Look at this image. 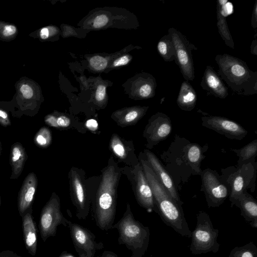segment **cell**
Segmentation results:
<instances>
[{
	"label": "cell",
	"instance_id": "cell-33",
	"mask_svg": "<svg viewBox=\"0 0 257 257\" xmlns=\"http://www.w3.org/2000/svg\"><path fill=\"white\" fill-rule=\"evenodd\" d=\"M70 122V119L65 115H60L56 116L57 128H66L69 126Z\"/></svg>",
	"mask_w": 257,
	"mask_h": 257
},
{
	"label": "cell",
	"instance_id": "cell-42",
	"mask_svg": "<svg viewBox=\"0 0 257 257\" xmlns=\"http://www.w3.org/2000/svg\"><path fill=\"white\" fill-rule=\"evenodd\" d=\"M256 35L255 33L254 37V39L252 40L250 45V52L252 54L257 56V40Z\"/></svg>",
	"mask_w": 257,
	"mask_h": 257
},
{
	"label": "cell",
	"instance_id": "cell-36",
	"mask_svg": "<svg viewBox=\"0 0 257 257\" xmlns=\"http://www.w3.org/2000/svg\"><path fill=\"white\" fill-rule=\"evenodd\" d=\"M105 87L102 85L98 86L95 93L96 99L98 101L103 100L105 96Z\"/></svg>",
	"mask_w": 257,
	"mask_h": 257
},
{
	"label": "cell",
	"instance_id": "cell-31",
	"mask_svg": "<svg viewBox=\"0 0 257 257\" xmlns=\"http://www.w3.org/2000/svg\"><path fill=\"white\" fill-rule=\"evenodd\" d=\"M52 136L50 131L47 127H42L36 134L34 142L36 145L41 148H47L51 144Z\"/></svg>",
	"mask_w": 257,
	"mask_h": 257
},
{
	"label": "cell",
	"instance_id": "cell-14",
	"mask_svg": "<svg viewBox=\"0 0 257 257\" xmlns=\"http://www.w3.org/2000/svg\"><path fill=\"white\" fill-rule=\"evenodd\" d=\"M172 130L171 120L167 115L158 112L152 116L143 134L147 141V149H152L159 143L167 139Z\"/></svg>",
	"mask_w": 257,
	"mask_h": 257
},
{
	"label": "cell",
	"instance_id": "cell-1",
	"mask_svg": "<svg viewBox=\"0 0 257 257\" xmlns=\"http://www.w3.org/2000/svg\"><path fill=\"white\" fill-rule=\"evenodd\" d=\"M208 148L207 145L201 146L176 134L169 148L163 152L161 155L162 164L178 191L191 176L200 175L201 162Z\"/></svg>",
	"mask_w": 257,
	"mask_h": 257
},
{
	"label": "cell",
	"instance_id": "cell-38",
	"mask_svg": "<svg viewBox=\"0 0 257 257\" xmlns=\"http://www.w3.org/2000/svg\"><path fill=\"white\" fill-rule=\"evenodd\" d=\"M130 61L129 57L126 56H123L116 60H115L113 63L114 66L117 67L122 65H126Z\"/></svg>",
	"mask_w": 257,
	"mask_h": 257
},
{
	"label": "cell",
	"instance_id": "cell-43",
	"mask_svg": "<svg viewBox=\"0 0 257 257\" xmlns=\"http://www.w3.org/2000/svg\"><path fill=\"white\" fill-rule=\"evenodd\" d=\"M0 257H22L18 255L17 253L14 252L9 250H4L2 252H0Z\"/></svg>",
	"mask_w": 257,
	"mask_h": 257
},
{
	"label": "cell",
	"instance_id": "cell-34",
	"mask_svg": "<svg viewBox=\"0 0 257 257\" xmlns=\"http://www.w3.org/2000/svg\"><path fill=\"white\" fill-rule=\"evenodd\" d=\"M108 21V18L105 15H99L94 19L93 26L95 28H101L107 23Z\"/></svg>",
	"mask_w": 257,
	"mask_h": 257
},
{
	"label": "cell",
	"instance_id": "cell-32",
	"mask_svg": "<svg viewBox=\"0 0 257 257\" xmlns=\"http://www.w3.org/2000/svg\"><path fill=\"white\" fill-rule=\"evenodd\" d=\"M90 65L97 70L104 69L107 65V60L104 57L100 56L92 57L90 60Z\"/></svg>",
	"mask_w": 257,
	"mask_h": 257
},
{
	"label": "cell",
	"instance_id": "cell-28",
	"mask_svg": "<svg viewBox=\"0 0 257 257\" xmlns=\"http://www.w3.org/2000/svg\"><path fill=\"white\" fill-rule=\"evenodd\" d=\"M157 50L160 55L166 62L175 60V49L170 35H165L159 41Z\"/></svg>",
	"mask_w": 257,
	"mask_h": 257
},
{
	"label": "cell",
	"instance_id": "cell-25",
	"mask_svg": "<svg viewBox=\"0 0 257 257\" xmlns=\"http://www.w3.org/2000/svg\"><path fill=\"white\" fill-rule=\"evenodd\" d=\"M148 108V107L135 108L125 111H119L114 115L113 118L121 127L133 125L144 116Z\"/></svg>",
	"mask_w": 257,
	"mask_h": 257
},
{
	"label": "cell",
	"instance_id": "cell-45",
	"mask_svg": "<svg viewBox=\"0 0 257 257\" xmlns=\"http://www.w3.org/2000/svg\"><path fill=\"white\" fill-rule=\"evenodd\" d=\"M58 257H87L84 255H79L78 256H75L72 253L67 252L66 250L62 251Z\"/></svg>",
	"mask_w": 257,
	"mask_h": 257
},
{
	"label": "cell",
	"instance_id": "cell-15",
	"mask_svg": "<svg viewBox=\"0 0 257 257\" xmlns=\"http://www.w3.org/2000/svg\"><path fill=\"white\" fill-rule=\"evenodd\" d=\"M202 125L231 140H241L247 131L238 123L226 117L205 115L201 117Z\"/></svg>",
	"mask_w": 257,
	"mask_h": 257
},
{
	"label": "cell",
	"instance_id": "cell-5",
	"mask_svg": "<svg viewBox=\"0 0 257 257\" xmlns=\"http://www.w3.org/2000/svg\"><path fill=\"white\" fill-rule=\"evenodd\" d=\"M112 229L118 230V243L124 245L132 251L130 257L144 256L149 246L150 229L135 218L128 203L123 216L113 224Z\"/></svg>",
	"mask_w": 257,
	"mask_h": 257
},
{
	"label": "cell",
	"instance_id": "cell-44",
	"mask_svg": "<svg viewBox=\"0 0 257 257\" xmlns=\"http://www.w3.org/2000/svg\"><path fill=\"white\" fill-rule=\"evenodd\" d=\"M99 257H118V256L113 251L105 250Z\"/></svg>",
	"mask_w": 257,
	"mask_h": 257
},
{
	"label": "cell",
	"instance_id": "cell-23",
	"mask_svg": "<svg viewBox=\"0 0 257 257\" xmlns=\"http://www.w3.org/2000/svg\"><path fill=\"white\" fill-rule=\"evenodd\" d=\"M197 96L196 91L187 80L184 81L181 85L177 98V104L184 111H191L197 103Z\"/></svg>",
	"mask_w": 257,
	"mask_h": 257
},
{
	"label": "cell",
	"instance_id": "cell-18",
	"mask_svg": "<svg viewBox=\"0 0 257 257\" xmlns=\"http://www.w3.org/2000/svg\"><path fill=\"white\" fill-rule=\"evenodd\" d=\"M200 86L207 94L221 99L228 95L227 87L214 68L210 65L206 67L200 82Z\"/></svg>",
	"mask_w": 257,
	"mask_h": 257
},
{
	"label": "cell",
	"instance_id": "cell-39",
	"mask_svg": "<svg viewBox=\"0 0 257 257\" xmlns=\"http://www.w3.org/2000/svg\"><path fill=\"white\" fill-rule=\"evenodd\" d=\"M45 121L48 125L57 128L56 123V116L49 114L46 116Z\"/></svg>",
	"mask_w": 257,
	"mask_h": 257
},
{
	"label": "cell",
	"instance_id": "cell-41",
	"mask_svg": "<svg viewBox=\"0 0 257 257\" xmlns=\"http://www.w3.org/2000/svg\"><path fill=\"white\" fill-rule=\"evenodd\" d=\"M39 37L41 39L45 40L47 39L50 35L49 30L48 28L44 27L42 28L39 33Z\"/></svg>",
	"mask_w": 257,
	"mask_h": 257
},
{
	"label": "cell",
	"instance_id": "cell-10",
	"mask_svg": "<svg viewBox=\"0 0 257 257\" xmlns=\"http://www.w3.org/2000/svg\"><path fill=\"white\" fill-rule=\"evenodd\" d=\"M67 220L61 211L59 197L53 192L40 213L39 228L43 241L55 236L59 225L67 226Z\"/></svg>",
	"mask_w": 257,
	"mask_h": 257
},
{
	"label": "cell",
	"instance_id": "cell-2",
	"mask_svg": "<svg viewBox=\"0 0 257 257\" xmlns=\"http://www.w3.org/2000/svg\"><path fill=\"white\" fill-rule=\"evenodd\" d=\"M121 169L111 156L102 170L101 178L92 202L93 217L101 230L111 229L116 214L117 188Z\"/></svg>",
	"mask_w": 257,
	"mask_h": 257
},
{
	"label": "cell",
	"instance_id": "cell-27",
	"mask_svg": "<svg viewBox=\"0 0 257 257\" xmlns=\"http://www.w3.org/2000/svg\"><path fill=\"white\" fill-rule=\"evenodd\" d=\"M238 157L237 166L248 163L254 164L257 155V139H255L239 149H232Z\"/></svg>",
	"mask_w": 257,
	"mask_h": 257
},
{
	"label": "cell",
	"instance_id": "cell-11",
	"mask_svg": "<svg viewBox=\"0 0 257 257\" xmlns=\"http://www.w3.org/2000/svg\"><path fill=\"white\" fill-rule=\"evenodd\" d=\"M201 191L204 193L208 208L218 207L229 196V190L221 181L219 174L215 170L206 168L202 170Z\"/></svg>",
	"mask_w": 257,
	"mask_h": 257
},
{
	"label": "cell",
	"instance_id": "cell-12",
	"mask_svg": "<svg viewBox=\"0 0 257 257\" xmlns=\"http://www.w3.org/2000/svg\"><path fill=\"white\" fill-rule=\"evenodd\" d=\"M130 177L138 203L149 212H156L153 194L140 162L130 168Z\"/></svg>",
	"mask_w": 257,
	"mask_h": 257
},
{
	"label": "cell",
	"instance_id": "cell-20",
	"mask_svg": "<svg viewBox=\"0 0 257 257\" xmlns=\"http://www.w3.org/2000/svg\"><path fill=\"white\" fill-rule=\"evenodd\" d=\"M32 207L25 213L22 218V229L25 245L32 255L36 254L37 248V229L32 216Z\"/></svg>",
	"mask_w": 257,
	"mask_h": 257
},
{
	"label": "cell",
	"instance_id": "cell-4",
	"mask_svg": "<svg viewBox=\"0 0 257 257\" xmlns=\"http://www.w3.org/2000/svg\"><path fill=\"white\" fill-rule=\"evenodd\" d=\"M215 60L218 74L234 93L242 96L257 93V72L251 70L245 61L227 54L217 55Z\"/></svg>",
	"mask_w": 257,
	"mask_h": 257
},
{
	"label": "cell",
	"instance_id": "cell-30",
	"mask_svg": "<svg viewBox=\"0 0 257 257\" xmlns=\"http://www.w3.org/2000/svg\"><path fill=\"white\" fill-rule=\"evenodd\" d=\"M18 33L17 27L13 24L0 21V39L10 41L14 39Z\"/></svg>",
	"mask_w": 257,
	"mask_h": 257
},
{
	"label": "cell",
	"instance_id": "cell-13",
	"mask_svg": "<svg viewBox=\"0 0 257 257\" xmlns=\"http://www.w3.org/2000/svg\"><path fill=\"white\" fill-rule=\"evenodd\" d=\"M67 223L72 242L79 255L94 257L96 251L103 248V243L97 242L95 235L90 230L68 220Z\"/></svg>",
	"mask_w": 257,
	"mask_h": 257
},
{
	"label": "cell",
	"instance_id": "cell-6",
	"mask_svg": "<svg viewBox=\"0 0 257 257\" xmlns=\"http://www.w3.org/2000/svg\"><path fill=\"white\" fill-rule=\"evenodd\" d=\"M196 217V226L191 235V253L194 255L209 252L216 253L220 246L217 242L218 229L214 228L209 215L206 212L199 211Z\"/></svg>",
	"mask_w": 257,
	"mask_h": 257
},
{
	"label": "cell",
	"instance_id": "cell-17",
	"mask_svg": "<svg viewBox=\"0 0 257 257\" xmlns=\"http://www.w3.org/2000/svg\"><path fill=\"white\" fill-rule=\"evenodd\" d=\"M109 149L114 156L130 167L139 163L135 154L134 147L131 142L121 138L117 134L112 135L109 142Z\"/></svg>",
	"mask_w": 257,
	"mask_h": 257
},
{
	"label": "cell",
	"instance_id": "cell-9",
	"mask_svg": "<svg viewBox=\"0 0 257 257\" xmlns=\"http://www.w3.org/2000/svg\"><path fill=\"white\" fill-rule=\"evenodd\" d=\"M175 49L176 63L185 80L193 81L195 78L192 50L197 48L190 42L186 37L174 28L168 30Z\"/></svg>",
	"mask_w": 257,
	"mask_h": 257
},
{
	"label": "cell",
	"instance_id": "cell-26",
	"mask_svg": "<svg viewBox=\"0 0 257 257\" xmlns=\"http://www.w3.org/2000/svg\"><path fill=\"white\" fill-rule=\"evenodd\" d=\"M17 99L22 100V104H30L36 100L37 94L36 84L29 79L20 80L17 83Z\"/></svg>",
	"mask_w": 257,
	"mask_h": 257
},
{
	"label": "cell",
	"instance_id": "cell-35",
	"mask_svg": "<svg viewBox=\"0 0 257 257\" xmlns=\"http://www.w3.org/2000/svg\"><path fill=\"white\" fill-rule=\"evenodd\" d=\"M0 123L4 126L11 125L8 113L0 108Z\"/></svg>",
	"mask_w": 257,
	"mask_h": 257
},
{
	"label": "cell",
	"instance_id": "cell-40",
	"mask_svg": "<svg viewBox=\"0 0 257 257\" xmlns=\"http://www.w3.org/2000/svg\"><path fill=\"white\" fill-rule=\"evenodd\" d=\"M86 127L91 131H95L98 128V123L96 120L90 119L86 122Z\"/></svg>",
	"mask_w": 257,
	"mask_h": 257
},
{
	"label": "cell",
	"instance_id": "cell-16",
	"mask_svg": "<svg viewBox=\"0 0 257 257\" xmlns=\"http://www.w3.org/2000/svg\"><path fill=\"white\" fill-rule=\"evenodd\" d=\"M162 185L167 190L173 198L181 206L184 204L181 200L177 187L169 173L159 158L150 150L145 149L141 152Z\"/></svg>",
	"mask_w": 257,
	"mask_h": 257
},
{
	"label": "cell",
	"instance_id": "cell-8",
	"mask_svg": "<svg viewBox=\"0 0 257 257\" xmlns=\"http://www.w3.org/2000/svg\"><path fill=\"white\" fill-rule=\"evenodd\" d=\"M82 172L77 168L72 167L68 174L71 199L76 207V215L79 219L87 218L95 195L89 193V183L86 182Z\"/></svg>",
	"mask_w": 257,
	"mask_h": 257
},
{
	"label": "cell",
	"instance_id": "cell-46",
	"mask_svg": "<svg viewBox=\"0 0 257 257\" xmlns=\"http://www.w3.org/2000/svg\"><path fill=\"white\" fill-rule=\"evenodd\" d=\"M1 196H0V206H1Z\"/></svg>",
	"mask_w": 257,
	"mask_h": 257
},
{
	"label": "cell",
	"instance_id": "cell-37",
	"mask_svg": "<svg viewBox=\"0 0 257 257\" xmlns=\"http://www.w3.org/2000/svg\"><path fill=\"white\" fill-rule=\"evenodd\" d=\"M251 26L254 29L257 28V0H255L253 6L251 19Z\"/></svg>",
	"mask_w": 257,
	"mask_h": 257
},
{
	"label": "cell",
	"instance_id": "cell-7",
	"mask_svg": "<svg viewBox=\"0 0 257 257\" xmlns=\"http://www.w3.org/2000/svg\"><path fill=\"white\" fill-rule=\"evenodd\" d=\"M256 163L241 166H229L221 169L220 178L229 190V199L232 207L244 191L253 183L256 174Z\"/></svg>",
	"mask_w": 257,
	"mask_h": 257
},
{
	"label": "cell",
	"instance_id": "cell-3",
	"mask_svg": "<svg viewBox=\"0 0 257 257\" xmlns=\"http://www.w3.org/2000/svg\"><path fill=\"white\" fill-rule=\"evenodd\" d=\"M139 160L152 190L156 212L166 224L180 235L191 237V231L185 219L182 206L177 203L162 185L141 153L139 156Z\"/></svg>",
	"mask_w": 257,
	"mask_h": 257
},
{
	"label": "cell",
	"instance_id": "cell-22",
	"mask_svg": "<svg viewBox=\"0 0 257 257\" xmlns=\"http://www.w3.org/2000/svg\"><path fill=\"white\" fill-rule=\"evenodd\" d=\"M234 205L239 208L240 215L252 227L257 228V201L246 190L235 201Z\"/></svg>",
	"mask_w": 257,
	"mask_h": 257
},
{
	"label": "cell",
	"instance_id": "cell-19",
	"mask_svg": "<svg viewBox=\"0 0 257 257\" xmlns=\"http://www.w3.org/2000/svg\"><path fill=\"white\" fill-rule=\"evenodd\" d=\"M37 184V177L33 172L29 173L23 182L18 199L19 212L22 217L32 207Z\"/></svg>",
	"mask_w": 257,
	"mask_h": 257
},
{
	"label": "cell",
	"instance_id": "cell-21",
	"mask_svg": "<svg viewBox=\"0 0 257 257\" xmlns=\"http://www.w3.org/2000/svg\"><path fill=\"white\" fill-rule=\"evenodd\" d=\"M216 5L217 26L218 33L224 41L225 44L230 48H234V43L226 22V17L232 13L228 10L232 4L227 1H217Z\"/></svg>",
	"mask_w": 257,
	"mask_h": 257
},
{
	"label": "cell",
	"instance_id": "cell-24",
	"mask_svg": "<svg viewBox=\"0 0 257 257\" xmlns=\"http://www.w3.org/2000/svg\"><path fill=\"white\" fill-rule=\"evenodd\" d=\"M26 160L27 154L25 148L19 142L14 143L11 147L10 154V163L12 169L11 179H15L19 177Z\"/></svg>",
	"mask_w": 257,
	"mask_h": 257
},
{
	"label": "cell",
	"instance_id": "cell-29",
	"mask_svg": "<svg viewBox=\"0 0 257 257\" xmlns=\"http://www.w3.org/2000/svg\"><path fill=\"white\" fill-rule=\"evenodd\" d=\"M228 257H257V247L252 241L240 246H236Z\"/></svg>",
	"mask_w": 257,
	"mask_h": 257
}]
</instances>
